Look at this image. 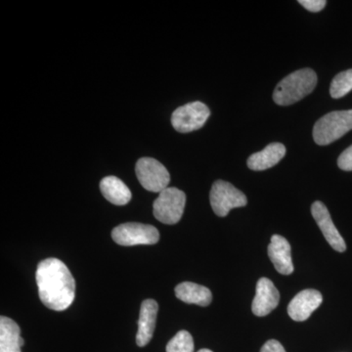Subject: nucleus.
<instances>
[{
  "label": "nucleus",
  "mask_w": 352,
  "mask_h": 352,
  "mask_svg": "<svg viewBox=\"0 0 352 352\" xmlns=\"http://www.w3.org/2000/svg\"><path fill=\"white\" fill-rule=\"evenodd\" d=\"M36 278L39 298L46 307L64 311L71 307L76 296V282L63 261L44 259L38 265Z\"/></svg>",
  "instance_id": "obj_1"
},
{
  "label": "nucleus",
  "mask_w": 352,
  "mask_h": 352,
  "mask_svg": "<svg viewBox=\"0 0 352 352\" xmlns=\"http://www.w3.org/2000/svg\"><path fill=\"white\" fill-rule=\"evenodd\" d=\"M316 85L317 75L314 69H298L278 83L273 92V100L277 105H292L311 94Z\"/></svg>",
  "instance_id": "obj_2"
},
{
  "label": "nucleus",
  "mask_w": 352,
  "mask_h": 352,
  "mask_svg": "<svg viewBox=\"0 0 352 352\" xmlns=\"http://www.w3.org/2000/svg\"><path fill=\"white\" fill-rule=\"evenodd\" d=\"M351 129L352 110L335 111L317 120L314 127V139L316 144L329 145Z\"/></svg>",
  "instance_id": "obj_3"
},
{
  "label": "nucleus",
  "mask_w": 352,
  "mask_h": 352,
  "mask_svg": "<svg viewBox=\"0 0 352 352\" xmlns=\"http://www.w3.org/2000/svg\"><path fill=\"white\" fill-rule=\"evenodd\" d=\"M186 205V195L175 187H168L160 193L154 201L153 212L162 223L176 224L182 219Z\"/></svg>",
  "instance_id": "obj_4"
},
{
  "label": "nucleus",
  "mask_w": 352,
  "mask_h": 352,
  "mask_svg": "<svg viewBox=\"0 0 352 352\" xmlns=\"http://www.w3.org/2000/svg\"><path fill=\"white\" fill-rule=\"evenodd\" d=\"M210 206L214 214L226 217L231 210L245 207L248 199L242 191L224 180H217L212 185L210 194Z\"/></svg>",
  "instance_id": "obj_5"
},
{
  "label": "nucleus",
  "mask_w": 352,
  "mask_h": 352,
  "mask_svg": "<svg viewBox=\"0 0 352 352\" xmlns=\"http://www.w3.org/2000/svg\"><path fill=\"white\" fill-rule=\"evenodd\" d=\"M112 238L124 247L138 245H154L160 240V233L155 226L138 222H127L113 228Z\"/></svg>",
  "instance_id": "obj_6"
},
{
  "label": "nucleus",
  "mask_w": 352,
  "mask_h": 352,
  "mask_svg": "<svg viewBox=\"0 0 352 352\" xmlns=\"http://www.w3.org/2000/svg\"><path fill=\"white\" fill-rule=\"evenodd\" d=\"M136 175L143 188L161 193L168 188L170 175L163 164L153 157H141L135 166Z\"/></svg>",
  "instance_id": "obj_7"
},
{
  "label": "nucleus",
  "mask_w": 352,
  "mask_h": 352,
  "mask_svg": "<svg viewBox=\"0 0 352 352\" xmlns=\"http://www.w3.org/2000/svg\"><path fill=\"white\" fill-rule=\"evenodd\" d=\"M210 116V109L203 102H191L176 109L171 116V124L176 131L188 133L203 127Z\"/></svg>",
  "instance_id": "obj_8"
},
{
  "label": "nucleus",
  "mask_w": 352,
  "mask_h": 352,
  "mask_svg": "<svg viewBox=\"0 0 352 352\" xmlns=\"http://www.w3.org/2000/svg\"><path fill=\"white\" fill-rule=\"evenodd\" d=\"M311 214L331 247L337 252H346V242L336 228L327 207L320 201H314L312 204Z\"/></svg>",
  "instance_id": "obj_9"
},
{
  "label": "nucleus",
  "mask_w": 352,
  "mask_h": 352,
  "mask_svg": "<svg viewBox=\"0 0 352 352\" xmlns=\"http://www.w3.org/2000/svg\"><path fill=\"white\" fill-rule=\"evenodd\" d=\"M280 294L268 278H261L256 284V293L252 300V314L263 317L271 314L279 305Z\"/></svg>",
  "instance_id": "obj_10"
},
{
  "label": "nucleus",
  "mask_w": 352,
  "mask_h": 352,
  "mask_svg": "<svg viewBox=\"0 0 352 352\" xmlns=\"http://www.w3.org/2000/svg\"><path fill=\"white\" fill-rule=\"evenodd\" d=\"M322 302L323 296L320 292L312 289H303L289 303V316L298 322L307 320L310 315L320 307Z\"/></svg>",
  "instance_id": "obj_11"
},
{
  "label": "nucleus",
  "mask_w": 352,
  "mask_h": 352,
  "mask_svg": "<svg viewBox=\"0 0 352 352\" xmlns=\"http://www.w3.org/2000/svg\"><path fill=\"white\" fill-rule=\"evenodd\" d=\"M268 256L280 274L289 275L294 272L291 245L283 236L273 235L271 237Z\"/></svg>",
  "instance_id": "obj_12"
},
{
  "label": "nucleus",
  "mask_w": 352,
  "mask_h": 352,
  "mask_svg": "<svg viewBox=\"0 0 352 352\" xmlns=\"http://www.w3.org/2000/svg\"><path fill=\"white\" fill-rule=\"evenodd\" d=\"M157 310L159 305L156 300H146L141 305L138 332L136 335V344L138 346H147L152 340L156 327Z\"/></svg>",
  "instance_id": "obj_13"
},
{
  "label": "nucleus",
  "mask_w": 352,
  "mask_h": 352,
  "mask_svg": "<svg viewBox=\"0 0 352 352\" xmlns=\"http://www.w3.org/2000/svg\"><path fill=\"white\" fill-rule=\"evenodd\" d=\"M286 147L282 143H271L261 152L254 153L248 159L247 164L252 170H268L279 164L286 155Z\"/></svg>",
  "instance_id": "obj_14"
},
{
  "label": "nucleus",
  "mask_w": 352,
  "mask_h": 352,
  "mask_svg": "<svg viewBox=\"0 0 352 352\" xmlns=\"http://www.w3.org/2000/svg\"><path fill=\"white\" fill-rule=\"evenodd\" d=\"M175 296L183 302L200 307H208L212 300V292L210 289L193 282H183L177 285L175 287Z\"/></svg>",
  "instance_id": "obj_15"
},
{
  "label": "nucleus",
  "mask_w": 352,
  "mask_h": 352,
  "mask_svg": "<svg viewBox=\"0 0 352 352\" xmlns=\"http://www.w3.org/2000/svg\"><path fill=\"white\" fill-rule=\"evenodd\" d=\"M24 344L18 324L8 317H0V352H21Z\"/></svg>",
  "instance_id": "obj_16"
},
{
  "label": "nucleus",
  "mask_w": 352,
  "mask_h": 352,
  "mask_svg": "<svg viewBox=\"0 0 352 352\" xmlns=\"http://www.w3.org/2000/svg\"><path fill=\"white\" fill-rule=\"evenodd\" d=\"M102 195L116 206H124L131 200V192L120 178L107 176L100 182Z\"/></svg>",
  "instance_id": "obj_17"
},
{
  "label": "nucleus",
  "mask_w": 352,
  "mask_h": 352,
  "mask_svg": "<svg viewBox=\"0 0 352 352\" xmlns=\"http://www.w3.org/2000/svg\"><path fill=\"white\" fill-rule=\"evenodd\" d=\"M352 90V69L338 74L331 82L330 94L333 98L346 96Z\"/></svg>",
  "instance_id": "obj_18"
},
{
  "label": "nucleus",
  "mask_w": 352,
  "mask_h": 352,
  "mask_svg": "<svg viewBox=\"0 0 352 352\" xmlns=\"http://www.w3.org/2000/svg\"><path fill=\"white\" fill-rule=\"evenodd\" d=\"M166 352H194V340L187 331H179L166 344Z\"/></svg>",
  "instance_id": "obj_19"
},
{
  "label": "nucleus",
  "mask_w": 352,
  "mask_h": 352,
  "mask_svg": "<svg viewBox=\"0 0 352 352\" xmlns=\"http://www.w3.org/2000/svg\"><path fill=\"white\" fill-rule=\"evenodd\" d=\"M338 166L344 171L352 170V145L344 150L338 159Z\"/></svg>",
  "instance_id": "obj_20"
},
{
  "label": "nucleus",
  "mask_w": 352,
  "mask_h": 352,
  "mask_svg": "<svg viewBox=\"0 0 352 352\" xmlns=\"http://www.w3.org/2000/svg\"><path fill=\"white\" fill-rule=\"evenodd\" d=\"M298 3L302 4L310 12H320L325 8L327 1L325 0H300Z\"/></svg>",
  "instance_id": "obj_21"
},
{
  "label": "nucleus",
  "mask_w": 352,
  "mask_h": 352,
  "mask_svg": "<svg viewBox=\"0 0 352 352\" xmlns=\"http://www.w3.org/2000/svg\"><path fill=\"white\" fill-rule=\"evenodd\" d=\"M261 352H286L284 346L276 340H270L266 342L261 347Z\"/></svg>",
  "instance_id": "obj_22"
},
{
  "label": "nucleus",
  "mask_w": 352,
  "mask_h": 352,
  "mask_svg": "<svg viewBox=\"0 0 352 352\" xmlns=\"http://www.w3.org/2000/svg\"><path fill=\"white\" fill-rule=\"evenodd\" d=\"M198 352H212V351H210V349H200V351H199Z\"/></svg>",
  "instance_id": "obj_23"
}]
</instances>
